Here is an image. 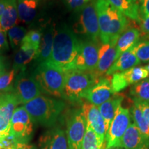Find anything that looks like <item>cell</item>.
I'll return each instance as SVG.
<instances>
[{
	"label": "cell",
	"mask_w": 149,
	"mask_h": 149,
	"mask_svg": "<svg viewBox=\"0 0 149 149\" xmlns=\"http://www.w3.org/2000/svg\"><path fill=\"white\" fill-rule=\"evenodd\" d=\"M80 41L66 25L55 29L53 49L47 61L66 72L76 69V60L79 51Z\"/></svg>",
	"instance_id": "1"
},
{
	"label": "cell",
	"mask_w": 149,
	"mask_h": 149,
	"mask_svg": "<svg viewBox=\"0 0 149 149\" xmlns=\"http://www.w3.org/2000/svg\"><path fill=\"white\" fill-rule=\"evenodd\" d=\"M24 109L34 124L42 126H53L65 108V103L46 96L40 95L25 104Z\"/></svg>",
	"instance_id": "2"
},
{
	"label": "cell",
	"mask_w": 149,
	"mask_h": 149,
	"mask_svg": "<svg viewBox=\"0 0 149 149\" xmlns=\"http://www.w3.org/2000/svg\"><path fill=\"white\" fill-rule=\"evenodd\" d=\"M42 93L58 98H64L65 72L47 61L38 64L33 74Z\"/></svg>",
	"instance_id": "3"
},
{
	"label": "cell",
	"mask_w": 149,
	"mask_h": 149,
	"mask_svg": "<svg viewBox=\"0 0 149 149\" xmlns=\"http://www.w3.org/2000/svg\"><path fill=\"white\" fill-rule=\"evenodd\" d=\"M100 79L93 72L77 69L66 72L64 98L70 102L79 101L84 93Z\"/></svg>",
	"instance_id": "4"
},
{
	"label": "cell",
	"mask_w": 149,
	"mask_h": 149,
	"mask_svg": "<svg viewBox=\"0 0 149 149\" xmlns=\"http://www.w3.org/2000/svg\"><path fill=\"white\" fill-rule=\"evenodd\" d=\"M74 30L75 33L87 35L91 40L98 44L100 37L95 0H92L81 9Z\"/></svg>",
	"instance_id": "5"
},
{
	"label": "cell",
	"mask_w": 149,
	"mask_h": 149,
	"mask_svg": "<svg viewBox=\"0 0 149 149\" xmlns=\"http://www.w3.org/2000/svg\"><path fill=\"white\" fill-rule=\"evenodd\" d=\"M130 110L120 106L111 123L105 137V149L117 148L122 137L131 123Z\"/></svg>",
	"instance_id": "6"
},
{
	"label": "cell",
	"mask_w": 149,
	"mask_h": 149,
	"mask_svg": "<svg viewBox=\"0 0 149 149\" xmlns=\"http://www.w3.org/2000/svg\"><path fill=\"white\" fill-rule=\"evenodd\" d=\"M13 93L19 104H26L40 96L42 91L34 76L29 75L26 71L19 72L15 79Z\"/></svg>",
	"instance_id": "7"
},
{
	"label": "cell",
	"mask_w": 149,
	"mask_h": 149,
	"mask_svg": "<svg viewBox=\"0 0 149 149\" xmlns=\"http://www.w3.org/2000/svg\"><path fill=\"white\" fill-rule=\"evenodd\" d=\"M86 123L81 110H76L68 117L66 135L69 149H80L84 137Z\"/></svg>",
	"instance_id": "8"
},
{
	"label": "cell",
	"mask_w": 149,
	"mask_h": 149,
	"mask_svg": "<svg viewBox=\"0 0 149 149\" xmlns=\"http://www.w3.org/2000/svg\"><path fill=\"white\" fill-rule=\"evenodd\" d=\"M33 132V122L24 107L16 108L10 120V133L22 143H27Z\"/></svg>",
	"instance_id": "9"
},
{
	"label": "cell",
	"mask_w": 149,
	"mask_h": 149,
	"mask_svg": "<svg viewBox=\"0 0 149 149\" xmlns=\"http://www.w3.org/2000/svg\"><path fill=\"white\" fill-rule=\"evenodd\" d=\"M98 44L92 40L80 41L79 51L76 60V69L94 72L99 59Z\"/></svg>",
	"instance_id": "10"
},
{
	"label": "cell",
	"mask_w": 149,
	"mask_h": 149,
	"mask_svg": "<svg viewBox=\"0 0 149 149\" xmlns=\"http://www.w3.org/2000/svg\"><path fill=\"white\" fill-rule=\"evenodd\" d=\"M115 93L111 85V75L102 77L95 84L88 89L81 95V99H85L89 103L99 107L111 97Z\"/></svg>",
	"instance_id": "11"
},
{
	"label": "cell",
	"mask_w": 149,
	"mask_h": 149,
	"mask_svg": "<svg viewBox=\"0 0 149 149\" xmlns=\"http://www.w3.org/2000/svg\"><path fill=\"white\" fill-rule=\"evenodd\" d=\"M19 102L13 91L3 93L0 107V139L10 133V120Z\"/></svg>",
	"instance_id": "12"
},
{
	"label": "cell",
	"mask_w": 149,
	"mask_h": 149,
	"mask_svg": "<svg viewBox=\"0 0 149 149\" xmlns=\"http://www.w3.org/2000/svg\"><path fill=\"white\" fill-rule=\"evenodd\" d=\"M81 111L85 117L86 126L94 130L101 138L105 139L107 128L98 107L89 102H84L82 104Z\"/></svg>",
	"instance_id": "13"
},
{
	"label": "cell",
	"mask_w": 149,
	"mask_h": 149,
	"mask_svg": "<svg viewBox=\"0 0 149 149\" xmlns=\"http://www.w3.org/2000/svg\"><path fill=\"white\" fill-rule=\"evenodd\" d=\"M40 149H69L64 130L59 127L48 130L39 139Z\"/></svg>",
	"instance_id": "14"
},
{
	"label": "cell",
	"mask_w": 149,
	"mask_h": 149,
	"mask_svg": "<svg viewBox=\"0 0 149 149\" xmlns=\"http://www.w3.org/2000/svg\"><path fill=\"white\" fill-rule=\"evenodd\" d=\"M110 17V42L116 46L119 37L128 29L129 21L122 13L118 10L109 3L108 8Z\"/></svg>",
	"instance_id": "15"
},
{
	"label": "cell",
	"mask_w": 149,
	"mask_h": 149,
	"mask_svg": "<svg viewBox=\"0 0 149 149\" xmlns=\"http://www.w3.org/2000/svg\"><path fill=\"white\" fill-rule=\"evenodd\" d=\"M149 140L141 135L133 123L130 124L119 143L117 148L123 149H148Z\"/></svg>",
	"instance_id": "16"
},
{
	"label": "cell",
	"mask_w": 149,
	"mask_h": 149,
	"mask_svg": "<svg viewBox=\"0 0 149 149\" xmlns=\"http://www.w3.org/2000/svg\"><path fill=\"white\" fill-rule=\"evenodd\" d=\"M116 46L111 44H102L99 48V59L96 70L93 72L101 78L106 74L116 59Z\"/></svg>",
	"instance_id": "17"
},
{
	"label": "cell",
	"mask_w": 149,
	"mask_h": 149,
	"mask_svg": "<svg viewBox=\"0 0 149 149\" xmlns=\"http://www.w3.org/2000/svg\"><path fill=\"white\" fill-rule=\"evenodd\" d=\"M97 14L100 37L102 44L110 42V17L108 8V0H95Z\"/></svg>",
	"instance_id": "18"
},
{
	"label": "cell",
	"mask_w": 149,
	"mask_h": 149,
	"mask_svg": "<svg viewBox=\"0 0 149 149\" xmlns=\"http://www.w3.org/2000/svg\"><path fill=\"white\" fill-rule=\"evenodd\" d=\"M38 50L39 48L35 46L22 44L15 56L13 69L15 70L17 73L18 72L26 71L27 65L33 59H36Z\"/></svg>",
	"instance_id": "19"
},
{
	"label": "cell",
	"mask_w": 149,
	"mask_h": 149,
	"mask_svg": "<svg viewBox=\"0 0 149 149\" xmlns=\"http://www.w3.org/2000/svg\"><path fill=\"white\" fill-rule=\"evenodd\" d=\"M42 32V37L36 58L38 64L48 61L51 57L55 33V26L50 23L48 24L44 29V31Z\"/></svg>",
	"instance_id": "20"
},
{
	"label": "cell",
	"mask_w": 149,
	"mask_h": 149,
	"mask_svg": "<svg viewBox=\"0 0 149 149\" xmlns=\"http://www.w3.org/2000/svg\"><path fill=\"white\" fill-rule=\"evenodd\" d=\"M140 63V61L137 59L135 55L134 47L123 53L117 58L113 65L108 70L106 75H111L117 72L126 71L133 67L137 66Z\"/></svg>",
	"instance_id": "21"
},
{
	"label": "cell",
	"mask_w": 149,
	"mask_h": 149,
	"mask_svg": "<svg viewBox=\"0 0 149 149\" xmlns=\"http://www.w3.org/2000/svg\"><path fill=\"white\" fill-rule=\"evenodd\" d=\"M123 100H124V97L122 95L115 93L109 100L97 107L105 122L107 132L111 125V123L115 116L119 107L122 106Z\"/></svg>",
	"instance_id": "22"
},
{
	"label": "cell",
	"mask_w": 149,
	"mask_h": 149,
	"mask_svg": "<svg viewBox=\"0 0 149 149\" xmlns=\"http://www.w3.org/2000/svg\"><path fill=\"white\" fill-rule=\"evenodd\" d=\"M4 4L3 12L0 18V24L3 32L15 26L19 19L17 0H2Z\"/></svg>",
	"instance_id": "23"
},
{
	"label": "cell",
	"mask_w": 149,
	"mask_h": 149,
	"mask_svg": "<svg viewBox=\"0 0 149 149\" xmlns=\"http://www.w3.org/2000/svg\"><path fill=\"white\" fill-rule=\"evenodd\" d=\"M44 0H17L19 19L25 24L33 22Z\"/></svg>",
	"instance_id": "24"
},
{
	"label": "cell",
	"mask_w": 149,
	"mask_h": 149,
	"mask_svg": "<svg viewBox=\"0 0 149 149\" xmlns=\"http://www.w3.org/2000/svg\"><path fill=\"white\" fill-rule=\"evenodd\" d=\"M141 33L137 28H128L126 29L120 37H119L116 44V59L123 53L126 52L130 48L137 45L140 37ZM115 59V60H116Z\"/></svg>",
	"instance_id": "25"
},
{
	"label": "cell",
	"mask_w": 149,
	"mask_h": 149,
	"mask_svg": "<svg viewBox=\"0 0 149 149\" xmlns=\"http://www.w3.org/2000/svg\"><path fill=\"white\" fill-rule=\"evenodd\" d=\"M108 1L130 19L141 22L139 4L131 3L128 0H108Z\"/></svg>",
	"instance_id": "26"
},
{
	"label": "cell",
	"mask_w": 149,
	"mask_h": 149,
	"mask_svg": "<svg viewBox=\"0 0 149 149\" xmlns=\"http://www.w3.org/2000/svg\"><path fill=\"white\" fill-rule=\"evenodd\" d=\"M105 139L101 138L94 130L86 126L80 149H105Z\"/></svg>",
	"instance_id": "27"
},
{
	"label": "cell",
	"mask_w": 149,
	"mask_h": 149,
	"mask_svg": "<svg viewBox=\"0 0 149 149\" xmlns=\"http://www.w3.org/2000/svg\"><path fill=\"white\" fill-rule=\"evenodd\" d=\"M130 113L134 121V124L140 131L141 135L149 140V124L145 120L142 113L134 104L130 107Z\"/></svg>",
	"instance_id": "28"
},
{
	"label": "cell",
	"mask_w": 149,
	"mask_h": 149,
	"mask_svg": "<svg viewBox=\"0 0 149 149\" xmlns=\"http://www.w3.org/2000/svg\"><path fill=\"white\" fill-rule=\"evenodd\" d=\"M128 85L135 84L142 81L149 76V73L145 67L134 66L126 71L123 72Z\"/></svg>",
	"instance_id": "29"
},
{
	"label": "cell",
	"mask_w": 149,
	"mask_h": 149,
	"mask_svg": "<svg viewBox=\"0 0 149 149\" xmlns=\"http://www.w3.org/2000/svg\"><path fill=\"white\" fill-rule=\"evenodd\" d=\"M130 93L133 99L149 104V78L135 84Z\"/></svg>",
	"instance_id": "30"
},
{
	"label": "cell",
	"mask_w": 149,
	"mask_h": 149,
	"mask_svg": "<svg viewBox=\"0 0 149 149\" xmlns=\"http://www.w3.org/2000/svg\"><path fill=\"white\" fill-rule=\"evenodd\" d=\"M7 32L11 48L13 50H17V48L22 45V43L26 35V29L23 26H15Z\"/></svg>",
	"instance_id": "31"
},
{
	"label": "cell",
	"mask_w": 149,
	"mask_h": 149,
	"mask_svg": "<svg viewBox=\"0 0 149 149\" xmlns=\"http://www.w3.org/2000/svg\"><path fill=\"white\" fill-rule=\"evenodd\" d=\"M16 75V71L12 69L10 71L6 72L0 77V93H10L13 91Z\"/></svg>",
	"instance_id": "32"
},
{
	"label": "cell",
	"mask_w": 149,
	"mask_h": 149,
	"mask_svg": "<svg viewBox=\"0 0 149 149\" xmlns=\"http://www.w3.org/2000/svg\"><path fill=\"white\" fill-rule=\"evenodd\" d=\"M135 55L142 62L149 61V40L142 41L134 46Z\"/></svg>",
	"instance_id": "33"
},
{
	"label": "cell",
	"mask_w": 149,
	"mask_h": 149,
	"mask_svg": "<svg viewBox=\"0 0 149 149\" xmlns=\"http://www.w3.org/2000/svg\"><path fill=\"white\" fill-rule=\"evenodd\" d=\"M42 34L43 32L42 30L37 29L29 31L26 35L22 44H26L39 48L42 37Z\"/></svg>",
	"instance_id": "34"
},
{
	"label": "cell",
	"mask_w": 149,
	"mask_h": 149,
	"mask_svg": "<svg viewBox=\"0 0 149 149\" xmlns=\"http://www.w3.org/2000/svg\"><path fill=\"white\" fill-rule=\"evenodd\" d=\"M111 85L115 93H118L128 86L123 72H117L113 74L111 77Z\"/></svg>",
	"instance_id": "35"
},
{
	"label": "cell",
	"mask_w": 149,
	"mask_h": 149,
	"mask_svg": "<svg viewBox=\"0 0 149 149\" xmlns=\"http://www.w3.org/2000/svg\"><path fill=\"white\" fill-rule=\"evenodd\" d=\"M19 143H22L17 137L10 133L0 139V148L2 149H14Z\"/></svg>",
	"instance_id": "36"
},
{
	"label": "cell",
	"mask_w": 149,
	"mask_h": 149,
	"mask_svg": "<svg viewBox=\"0 0 149 149\" xmlns=\"http://www.w3.org/2000/svg\"><path fill=\"white\" fill-rule=\"evenodd\" d=\"M92 0H64L66 6L70 10L74 11H81Z\"/></svg>",
	"instance_id": "37"
},
{
	"label": "cell",
	"mask_w": 149,
	"mask_h": 149,
	"mask_svg": "<svg viewBox=\"0 0 149 149\" xmlns=\"http://www.w3.org/2000/svg\"><path fill=\"white\" fill-rule=\"evenodd\" d=\"M133 104L140 110L143 115H144L145 120L149 124V104L146 103V102L139 101L135 99H133Z\"/></svg>",
	"instance_id": "38"
},
{
	"label": "cell",
	"mask_w": 149,
	"mask_h": 149,
	"mask_svg": "<svg viewBox=\"0 0 149 149\" xmlns=\"http://www.w3.org/2000/svg\"><path fill=\"white\" fill-rule=\"evenodd\" d=\"M9 50V45L7 40L6 33L0 31V55Z\"/></svg>",
	"instance_id": "39"
},
{
	"label": "cell",
	"mask_w": 149,
	"mask_h": 149,
	"mask_svg": "<svg viewBox=\"0 0 149 149\" xmlns=\"http://www.w3.org/2000/svg\"><path fill=\"white\" fill-rule=\"evenodd\" d=\"M139 15L141 20L149 15V0H144V1L139 7Z\"/></svg>",
	"instance_id": "40"
},
{
	"label": "cell",
	"mask_w": 149,
	"mask_h": 149,
	"mask_svg": "<svg viewBox=\"0 0 149 149\" xmlns=\"http://www.w3.org/2000/svg\"><path fill=\"white\" fill-rule=\"evenodd\" d=\"M140 32L141 35H149V15L141 20Z\"/></svg>",
	"instance_id": "41"
},
{
	"label": "cell",
	"mask_w": 149,
	"mask_h": 149,
	"mask_svg": "<svg viewBox=\"0 0 149 149\" xmlns=\"http://www.w3.org/2000/svg\"><path fill=\"white\" fill-rule=\"evenodd\" d=\"M14 149H37L34 145L29 144L28 143H19Z\"/></svg>",
	"instance_id": "42"
},
{
	"label": "cell",
	"mask_w": 149,
	"mask_h": 149,
	"mask_svg": "<svg viewBox=\"0 0 149 149\" xmlns=\"http://www.w3.org/2000/svg\"><path fill=\"white\" fill-rule=\"evenodd\" d=\"M6 72V66L4 59L2 56L0 55V77Z\"/></svg>",
	"instance_id": "43"
},
{
	"label": "cell",
	"mask_w": 149,
	"mask_h": 149,
	"mask_svg": "<svg viewBox=\"0 0 149 149\" xmlns=\"http://www.w3.org/2000/svg\"><path fill=\"white\" fill-rule=\"evenodd\" d=\"M3 9H4V4H3L2 0H0V18H1V15H2Z\"/></svg>",
	"instance_id": "44"
},
{
	"label": "cell",
	"mask_w": 149,
	"mask_h": 149,
	"mask_svg": "<svg viewBox=\"0 0 149 149\" xmlns=\"http://www.w3.org/2000/svg\"><path fill=\"white\" fill-rule=\"evenodd\" d=\"M3 93H0V107H1V102H2V100H3Z\"/></svg>",
	"instance_id": "45"
},
{
	"label": "cell",
	"mask_w": 149,
	"mask_h": 149,
	"mask_svg": "<svg viewBox=\"0 0 149 149\" xmlns=\"http://www.w3.org/2000/svg\"><path fill=\"white\" fill-rule=\"evenodd\" d=\"M144 67H145V68H146V69L148 70V73H149V64L148 65H146V66H144Z\"/></svg>",
	"instance_id": "46"
},
{
	"label": "cell",
	"mask_w": 149,
	"mask_h": 149,
	"mask_svg": "<svg viewBox=\"0 0 149 149\" xmlns=\"http://www.w3.org/2000/svg\"><path fill=\"white\" fill-rule=\"evenodd\" d=\"M138 1H139V5H141V3H142L143 2H144V0H138Z\"/></svg>",
	"instance_id": "47"
},
{
	"label": "cell",
	"mask_w": 149,
	"mask_h": 149,
	"mask_svg": "<svg viewBox=\"0 0 149 149\" xmlns=\"http://www.w3.org/2000/svg\"><path fill=\"white\" fill-rule=\"evenodd\" d=\"M110 149H123V148H110Z\"/></svg>",
	"instance_id": "48"
},
{
	"label": "cell",
	"mask_w": 149,
	"mask_h": 149,
	"mask_svg": "<svg viewBox=\"0 0 149 149\" xmlns=\"http://www.w3.org/2000/svg\"><path fill=\"white\" fill-rule=\"evenodd\" d=\"M147 36H148V37L149 38V35H147Z\"/></svg>",
	"instance_id": "49"
}]
</instances>
